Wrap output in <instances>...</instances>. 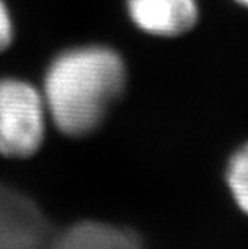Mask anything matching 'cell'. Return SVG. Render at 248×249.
<instances>
[{
  "instance_id": "1",
  "label": "cell",
  "mask_w": 248,
  "mask_h": 249,
  "mask_svg": "<svg viewBox=\"0 0 248 249\" xmlns=\"http://www.w3.org/2000/svg\"><path fill=\"white\" fill-rule=\"evenodd\" d=\"M126 81V63L112 47L91 44L60 52L42 86L50 124L70 139L92 135L121 98Z\"/></svg>"
},
{
  "instance_id": "2",
  "label": "cell",
  "mask_w": 248,
  "mask_h": 249,
  "mask_svg": "<svg viewBox=\"0 0 248 249\" xmlns=\"http://www.w3.org/2000/svg\"><path fill=\"white\" fill-rule=\"evenodd\" d=\"M50 124L42 90L18 77H0V158L31 160Z\"/></svg>"
},
{
  "instance_id": "3",
  "label": "cell",
  "mask_w": 248,
  "mask_h": 249,
  "mask_svg": "<svg viewBox=\"0 0 248 249\" xmlns=\"http://www.w3.org/2000/svg\"><path fill=\"white\" fill-rule=\"evenodd\" d=\"M133 24L156 37L189 33L198 21V0H126Z\"/></svg>"
},
{
  "instance_id": "4",
  "label": "cell",
  "mask_w": 248,
  "mask_h": 249,
  "mask_svg": "<svg viewBox=\"0 0 248 249\" xmlns=\"http://www.w3.org/2000/svg\"><path fill=\"white\" fill-rule=\"evenodd\" d=\"M223 178L232 203L242 215L248 217V142L230 153L224 164Z\"/></svg>"
},
{
  "instance_id": "5",
  "label": "cell",
  "mask_w": 248,
  "mask_h": 249,
  "mask_svg": "<svg viewBox=\"0 0 248 249\" xmlns=\"http://www.w3.org/2000/svg\"><path fill=\"white\" fill-rule=\"evenodd\" d=\"M13 19L10 15V10L3 0H0V53L5 52L12 45L13 40Z\"/></svg>"
},
{
  "instance_id": "6",
  "label": "cell",
  "mask_w": 248,
  "mask_h": 249,
  "mask_svg": "<svg viewBox=\"0 0 248 249\" xmlns=\"http://www.w3.org/2000/svg\"><path fill=\"white\" fill-rule=\"evenodd\" d=\"M235 2L239 3V5H242V7L248 8V0H235Z\"/></svg>"
}]
</instances>
